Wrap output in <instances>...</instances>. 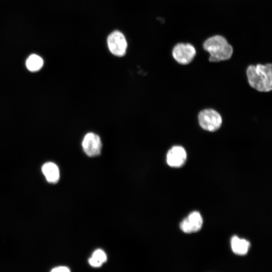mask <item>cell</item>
Listing matches in <instances>:
<instances>
[{
    "label": "cell",
    "mask_w": 272,
    "mask_h": 272,
    "mask_svg": "<svg viewBox=\"0 0 272 272\" xmlns=\"http://www.w3.org/2000/svg\"><path fill=\"white\" fill-rule=\"evenodd\" d=\"M202 48L206 52L211 62H218L230 59L234 53V47L227 38L221 34H213L206 38Z\"/></svg>",
    "instance_id": "cell-1"
},
{
    "label": "cell",
    "mask_w": 272,
    "mask_h": 272,
    "mask_svg": "<svg viewBox=\"0 0 272 272\" xmlns=\"http://www.w3.org/2000/svg\"><path fill=\"white\" fill-rule=\"evenodd\" d=\"M246 74L249 85L253 89L262 92L271 90V63L250 64L246 69Z\"/></svg>",
    "instance_id": "cell-2"
},
{
    "label": "cell",
    "mask_w": 272,
    "mask_h": 272,
    "mask_svg": "<svg viewBox=\"0 0 272 272\" xmlns=\"http://www.w3.org/2000/svg\"><path fill=\"white\" fill-rule=\"evenodd\" d=\"M197 53L195 46L187 42H179L175 44L172 49L173 59L179 64L187 65L195 58Z\"/></svg>",
    "instance_id": "cell-3"
},
{
    "label": "cell",
    "mask_w": 272,
    "mask_h": 272,
    "mask_svg": "<svg viewBox=\"0 0 272 272\" xmlns=\"http://www.w3.org/2000/svg\"><path fill=\"white\" fill-rule=\"evenodd\" d=\"M198 121L200 126L207 131L218 130L222 123V118L219 112L213 109H205L199 112Z\"/></svg>",
    "instance_id": "cell-4"
},
{
    "label": "cell",
    "mask_w": 272,
    "mask_h": 272,
    "mask_svg": "<svg viewBox=\"0 0 272 272\" xmlns=\"http://www.w3.org/2000/svg\"><path fill=\"white\" fill-rule=\"evenodd\" d=\"M107 42L109 50L112 54L120 57L125 54L127 41L121 32L115 30L111 32L107 37Z\"/></svg>",
    "instance_id": "cell-5"
},
{
    "label": "cell",
    "mask_w": 272,
    "mask_h": 272,
    "mask_svg": "<svg viewBox=\"0 0 272 272\" xmlns=\"http://www.w3.org/2000/svg\"><path fill=\"white\" fill-rule=\"evenodd\" d=\"M82 146L85 153L89 157H93L100 155L102 145L100 137L90 132L84 136Z\"/></svg>",
    "instance_id": "cell-6"
},
{
    "label": "cell",
    "mask_w": 272,
    "mask_h": 272,
    "mask_svg": "<svg viewBox=\"0 0 272 272\" xmlns=\"http://www.w3.org/2000/svg\"><path fill=\"white\" fill-rule=\"evenodd\" d=\"M187 159V153L185 149L180 146L172 147L167 152L166 162L172 167L178 168L182 166Z\"/></svg>",
    "instance_id": "cell-7"
},
{
    "label": "cell",
    "mask_w": 272,
    "mask_h": 272,
    "mask_svg": "<svg viewBox=\"0 0 272 272\" xmlns=\"http://www.w3.org/2000/svg\"><path fill=\"white\" fill-rule=\"evenodd\" d=\"M202 223V218L200 213L194 211L180 223V228L184 233L196 232L201 229Z\"/></svg>",
    "instance_id": "cell-8"
},
{
    "label": "cell",
    "mask_w": 272,
    "mask_h": 272,
    "mask_svg": "<svg viewBox=\"0 0 272 272\" xmlns=\"http://www.w3.org/2000/svg\"><path fill=\"white\" fill-rule=\"evenodd\" d=\"M42 171L48 182L55 183L59 180V170L55 163H45L42 167Z\"/></svg>",
    "instance_id": "cell-9"
},
{
    "label": "cell",
    "mask_w": 272,
    "mask_h": 272,
    "mask_svg": "<svg viewBox=\"0 0 272 272\" xmlns=\"http://www.w3.org/2000/svg\"><path fill=\"white\" fill-rule=\"evenodd\" d=\"M250 243L248 241L233 236L231 240V246L232 251L237 255H243L248 251Z\"/></svg>",
    "instance_id": "cell-10"
},
{
    "label": "cell",
    "mask_w": 272,
    "mask_h": 272,
    "mask_svg": "<svg viewBox=\"0 0 272 272\" xmlns=\"http://www.w3.org/2000/svg\"><path fill=\"white\" fill-rule=\"evenodd\" d=\"M107 260V255L104 251L101 249L96 250L92 257L89 259V263L93 267H98Z\"/></svg>",
    "instance_id": "cell-11"
},
{
    "label": "cell",
    "mask_w": 272,
    "mask_h": 272,
    "mask_svg": "<svg viewBox=\"0 0 272 272\" xmlns=\"http://www.w3.org/2000/svg\"><path fill=\"white\" fill-rule=\"evenodd\" d=\"M43 64L42 58L38 55L32 54L30 55L26 62L27 69L32 72L39 70Z\"/></svg>",
    "instance_id": "cell-12"
},
{
    "label": "cell",
    "mask_w": 272,
    "mask_h": 272,
    "mask_svg": "<svg viewBox=\"0 0 272 272\" xmlns=\"http://www.w3.org/2000/svg\"><path fill=\"white\" fill-rule=\"evenodd\" d=\"M52 272H69L70 269L66 266H60L53 268L51 270Z\"/></svg>",
    "instance_id": "cell-13"
}]
</instances>
